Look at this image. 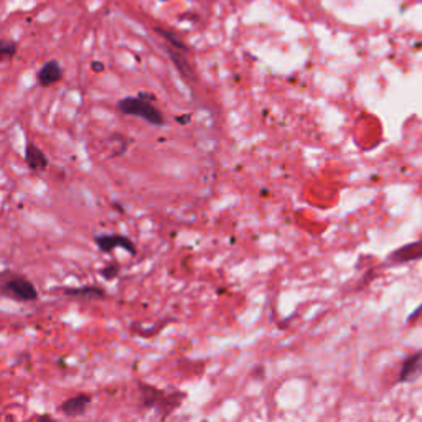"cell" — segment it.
<instances>
[{
  "mask_svg": "<svg viewBox=\"0 0 422 422\" xmlns=\"http://www.w3.org/2000/svg\"><path fill=\"white\" fill-rule=\"evenodd\" d=\"M152 100V96H149L147 93H141L139 96H127L123 97V100L118 101V107L119 112H123L124 116H134V118H141L142 120H146L147 124L150 125H164L165 124V118L164 112L152 104L149 101Z\"/></svg>",
  "mask_w": 422,
  "mask_h": 422,
  "instance_id": "obj_1",
  "label": "cell"
},
{
  "mask_svg": "<svg viewBox=\"0 0 422 422\" xmlns=\"http://www.w3.org/2000/svg\"><path fill=\"white\" fill-rule=\"evenodd\" d=\"M139 393H141V406L143 409L160 411L164 417L175 411V407H177L183 399V394L170 396L169 393L162 391V389L147 383H139Z\"/></svg>",
  "mask_w": 422,
  "mask_h": 422,
  "instance_id": "obj_2",
  "label": "cell"
},
{
  "mask_svg": "<svg viewBox=\"0 0 422 422\" xmlns=\"http://www.w3.org/2000/svg\"><path fill=\"white\" fill-rule=\"evenodd\" d=\"M0 292L3 297L15 300V302H35L38 299V290L33 282L20 276V274H8L2 276V286Z\"/></svg>",
  "mask_w": 422,
  "mask_h": 422,
  "instance_id": "obj_3",
  "label": "cell"
},
{
  "mask_svg": "<svg viewBox=\"0 0 422 422\" xmlns=\"http://www.w3.org/2000/svg\"><path fill=\"white\" fill-rule=\"evenodd\" d=\"M93 241H94V244L100 248L101 253L109 254L116 248H123L127 251L129 254H132V256L137 254V248L131 237L119 235V233H104V235H96L93 237Z\"/></svg>",
  "mask_w": 422,
  "mask_h": 422,
  "instance_id": "obj_4",
  "label": "cell"
},
{
  "mask_svg": "<svg viewBox=\"0 0 422 422\" xmlns=\"http://www.w3.org/2000/svg\"><path fill=\"white\" fill-rule=\"evenodd\" d=\"M422 259V240L404 244L401 248L394 249L391 254L386 258V266H403V264L419 261Z\"/></svg>",
  "mask_w": 422,
  "mask_h": 422,
  "instance_id": "obj_5",
  "label": "cell"
},
{
  "mask_svg": "<svg viewBox=\"0 0 422 422\" xmlns=\"http://www.w3.org/2000/svg\"><path fill=\"white\" fill-rule=\"evenodd\" d=\"M91 401L93 398L89 396V394H76V396H71L66 399V401H63L60 407H58V411L66 417H79L86 412Z\"/></svg>",
  "mask_w": 422,
  "mask_h": 422,
  "instance_id": "obj_6",
  "label": "cell"
},
{
  "mask_svg": "<svg viewBox=\"0 0 422 422\" xmlns=\"http://www.w3.org/2000/svg\"><path fill=\"white\" fill-rule=\"evenodd\" d=\"M422 376V352H416L406 358L399 371L396 383H411V381L419 380Z\"/></svg>",
  "mask_w": 422,
  "mask_h": 422,
  "instance_id": "obj_7",
  "label": "cell"
},
{
  "mask_svg": "<svg viewBox=\"0 0 422 422\" xmlns=\"http://www.w3.org/2000/svg\"><path fill=\"white\" fill-rule=\"evenodd\" d=\"M61 78H63V68L56 60H50L45 63L37 73V83L42 88L53 86V84H56L58 81H61Z\"/></svg>",
  "mask_w": 422,
  "mask_h": 422,
  "instance_id": "obj_8",
  "label": "cell"
},
{
  "mask_svg": "<svg viewBox=\"0 0 422 422\" xmlns=\"http://www.w3.org/2000/svg\"><path fill=\"white\" fill-rule=\"evenodd\" d=\"M25 162L33 172H45L48 169V164H50L45 152L35 146L33 142H29L25 146Z\"/></svg>",
  "mask_w": 422,
  "mask_h": 422,
  "instance_id": "obj_9",
  "label": "cell"
},
{
  "mask_svg": "<svg viewBox=\"0 0 422 422\" xmlns=\"http://www.w3.org/2000/svg\"><path fill=\"white\" fill-rule=\"evenodd\" d=\"M167 52H169L170 60L173 61L175 68H177L178 73L182 75V78L185 79V81H188V83L195 79V73H193V68H192L190 61L187 60L185 52L178 50V48L172 47V45H167Z\"/></svg>",
  "mask_w": 422,
  "mask_h": 422,
  "instance_id": "obj_10",
  "label": "cell"
},
{
  "mask_svg": "<svg viewBox=\"0 0 422 422\" xmlns=\"http://www.w3.org/2000/svg\"><path fill=\"white\" fill-rule=\"evenodd\" d=\"M63 294L71 295V297H83L88 300H96V299L106 297V290L102 289V287L94 286V284L81 286V287H65V289H63Z\"/></svg>",
  "mask_w": 422,
  "mask_h": 422,
  "instance_id": "obj_11",
  "label": "cell"
},
{
  "mask_svg": "<svg viewBox=\"0 0 422 422\" xmlns=\"http://www.w3.org/2000/svg\"><path fill=\"white\" fill-rule=\"evenodd\" d=\"M157 33L160 35L162 38L165 40V42H167V45H172V47H175V48H178V50H183V52H188V47L185 43L182 42L180 38L177 37V35L173 33V31H170V30H165V29H162V26H155L154 29Z\"/></svg>",
  "mask_w": 422,
  "mask_h": 422,
  "instance_id": "obj_12",
  "label": "cell"
},
{
  "mask_svg": "<svg viewBox=\"0 0 422 422\" xmlns=\"http://www.w3.org/2000/svg\"><path fill=\"white\" fill-rule=\"evenodd\" d=\"M17 53V43L12 42V40H3L0 43V55H2L3 60H10V58L15 56Z\"/></svg>",
  "mask_w": 422,
  "mask_h": 422,
  "instance_id": "obj_13",
  "label": "cell"
},
{
  "mask_svg": "<svg viewBox=\"0 0 422 422\" xmlns=\"http://www.w3.org/2000/svg\"><path fill=\"white\" fill-rule=\"evenodd\" d=\"M119 271H120V266H118V264H109V266L102 267L101 271H100V274H101L102 279L112 281V279H116V277H118Z\"/></svg>",
  "mask_w": 422,
  "mask_h": 422,
  "instance_id": "obj_14",
  "label": "cell"
},
{
  "mask_svg": "<svg viewBox=\"0 0 422 422\" xmlns=\"http://www.w3.org/2000/svg\"><path fill=\"white\" fill-rule=\"evenodd\" d=\"M407 323H409V325L411 323H422V304L411 313L409 318H407Z\"/></svg>",
  "mask_w": 422,
  "mask_h": 422,
  "instance_id": "obj_15",
  "label": "cell"
},
{
  "mask_svg": "<svg viewBox=\"0 0 422 422\" xmlns=\"http://www.w3.org/2000/svg\"><path fill=\"white\" fill-rule=\"evenodd\" d=\"M91 66H93L94 71H102V70H104V65H102V63H100V61H94Z\"/></svg>",
  "mask_w": 422,
  "mask_h": 422,
  "instance_id": "obj_16",
  "label": "cell"
},
{
  "mask_svg": "<svg viewBox=\"0 0 422 422\" xmlns=\"http://www.w3.org/2000/svg\"><path fill=\"white\" fill-rule=\"evenodd\" d=\"M162 2H167V0H162Z\"/></svg>",
  "mask_w": 422,
  "mask_h": 422,
  "instance_id": "obj_17",
  "label": "cell"
}]
</instances>
